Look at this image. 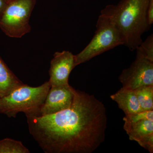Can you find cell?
Returning <instances> with one entry per match:
<instances>
[{"instance_id": "1", "label": "cell", "mask_w": 153, "mask_h": 153, "mask_svg": "<svg viewBox=\"0 0 153 153\" xmlns=\"http://www.w3.org/2000/svg\"><path fill=\"white\" fill-rule=\"evenodd\" d=\"M29 131L44 152L91 153L104 142L107 126L103 103L75 89L67 109L53 114L27 117Z\"/></svg>"}, {"instance_id": "2", "label": "cell", "mask_w": 153, "mask_h": 153, "mask_svg": "<svg viewBox=\"0 0 153 153\" xmlns=\"http://www.w3.org/2000/svg\"><path fill=\"white\" fill-rule=\"evenodd\" d=\"M149 0H121L117 4L108 5L100 14L111 19L131 51L142 42V36L149 29L147 10Z\"/></svg>"}, {"instance_id": "3", "label": "cell", "mask_w": 153, "mask_h": 153, "mask_svg": "<svg viewBox=\"0 0 153 153\" xmlns=\"http://www.w3.org/2000/svg\"><path fill=\"white\" fill-rule=\"evenodd\" d=\"M51 85L49 81L37 87L23 84L0 98V113L16 117L19 112L27 117L38 116Z\"/></svg>"}, {"instance_id": "4", "label": "cell", "mask_w": 153, "mask_h": 153, "mask_svg": "<svg viewBox=\"0 0 153 153\" xmlns=\"http://www.w3.org/2000/svg\"><path fill=\"white\" fill-rule=\"evenodd\" d=\"M96 27L95 34L89 44L81 52L74 55L75 67L115 47L124 44L120 32L108 17L100 14Z\"/></svg>"}, {"instance_id": "5", "label": "cell", "mask_w": 153, "mask_h": 153, "mask_svg": "<svg viewBox=\"0 0 153 153\" xmlns=\"http://www.w3.org/2000/svg\"><path fill=\"white\" fill-rule=\"evenodd\" d=\"M36 0H12L0 19V28L7 36L21 38L30 33V19Z\"/></svg>"}, {"instance_id": "6", "label": "cell", "mask_w": 153, "mask_h": 153, "mask_svg": "<svg viewBox=\"0 0 153 153\" xmlns=\"http://www.w3.org/2000/svg\"><path fill=\"white\" fill-rule=\"evenodd\" d=\"M122 88L134 90L145 85H153V62L137 50L136 57L129 68L124 69L119 77Z\"/></svg>"}, {"instance_id": "7", "label": "cell", "mask_w": 153, "mask_h": 153, "mask_svg": "<svg viewBox=\"0 0 153 153\" xmlns=\"http://www.w3.org/2000/svg\"><path fill=\"white\" fill-rule=\"evenodd\" d=\"M75 89L70 85L51 86L38 116L53 114L67 109L74 101Z\"/></svg>"}, {"instance_id": "8", "label": "cell", "mask_w": 153, "mask_h": 153, "mask_svg": "<svg viewBox=\"0 0 153 153\" xmlns=\"http://www.w3.org/2000/svg\"><path fill=\"white\" fill-rule=\"evenodd\" d=\"M74 55L68 51L56 52L50 63L49 82L51 86L69 85L68 78L75 68Z\"/></svg>"}, {"instance_id": "9", "label": "cell", "mask_w": 153, "mask_h": 153, "mask_svg": "<svg viewBox=\"0 0 153 153\" xmlns=\"http://www.w3.org/2000/svg\"><path fill=\"white\" fill-rule=\"evenodd\" d=\"M124 122L123 128L131 140L137 142L150 153H153V120H146L134 123Z\"/></svg>"}, {"instance_id": "10", "label": "cell", "mask_w": 153, "mask_h": 153, "mask_svg": "<svg viewBox=\"0 0 153 153\" xmlns=\"http://www.w3.org/2000/svg\"><path fill=\"white\" fill-rule=\"evenodd\" d=\"M110 98L116 102L125 115L143 111L134 90L121 88L116 93L111 95Z\"/></svg>"}, {"instance_id": "11", "label": "cell", "mask_w": 153, "mask_h": 153, "mask_svg": "<svg viewBox=\"0 0 153 153\" xmlns=\"http://www.w3.org/2000/svg\"><path fill=\"white\" fill-rule=\"evenodd\" d=\"M0 57V98L23 84Z\"/></svg>"}, {"instance_id": "12", "label": "cell", "mask_w": 153, "mask_h": 153, "mask_svg": "<svg viewBox=\"0 0 153 153\" xmlns=\"http://www.w3.org/2000/svg\"><path fill=\"white\" fill-rule=\"evenodd\" d=\"M134 91L142 110H153V85L141 86Z\"/></svg>"}, {"instance_id": "13", "label": "cell", "mask_w": 153, "mask_h": 153, "mask_svg": "<svg viewBox=\"0 0 153 153\" xmlns=\"http://www.w3.org/2000/svg\"><path fill=\"white\" fill-rule=\"evenodd\" d=\"M30 153V150L19 141L8 138L0 140V153Z\"/></svg>"}, {"instance_id": "14", "label": "cell", "mask_w": 153, "mask_h": 153, "mask_svg": "<svg viewBox=\"0 0 153 153\" xmlns=\"http://www.w3.org/2000/svg\"><path fill=\"white\" fill-rule=\"evenodd\" d=\"M136 50L141 53L148 60L153 62V35L151 34L144 41H142Z\"/></svg>"}, {"instance_id": "15", "label": "cell", "mask_w": 153, "mask_h": 153, "mask_svg": "<svg viewBox=\"0 0 153 153\" xmlns=\"http://www.w3.org/2000/svg\"><path fill=\"white\" fill-rule=\"evenodd\" d=\"M146 120H153V110L144 111L133 114L127 115L123 118L124 121L130 123L136 122Z\"/></svg>"}, {"instance_id": "16", "label": "cell", "mask_w": 153, "mask_h": 153, "mask_svg": "<svg viewBox=\"0 0 153 153\" xmlns=\"http://www.w3.org/2000/svg\"><path fill=\"white\" fill-rule=\"evenodd\" d=\"M147 19L150 26L153 23V0H149L147 10Z\"/></svg>"}, {"instance_id": "17", "label": "cell", "mask_w": 153, "mask_h": 153, "mask_svg": "<svg viewBox=\"0 0 153 153\" xmlns=\"http://www.w3.org/2000/svg\"><path fill=\"white\" fill-rule=\"evenodd\" d=\"M8 2L7 0H0V19L2 16L3 13Z\"/></svg>"}, {"instance_id": "18", "label": "cell", "mask_w": 153, "mask_h": 153, "mask_svg": "<svg viewBox=\"0 0 153 153\" xmlns=\"http://www.w3.org/2000/svg\"><path fill=\"white\" fill-rule=\"evenodd\" d=\"M7 1L8 2H10V1H12V0H7Z\"/></svg>"}]
</instances>
